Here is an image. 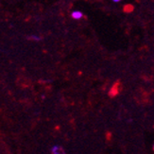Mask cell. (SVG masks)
<instances>
[{"label": "cell", "instance_id": "obj_2", "mask_svg": "<svg viewBox=\"0 0 154 154\" xmlns=\"http://www.w3.org/2000/svg\"><path fill=\"white\" fill-rule=\"evenodd\" d=\"M133 9H134V7H133L132 5H126L125 7H124V9H123V11H125V12H131L132 11H133Z\"/></svg>", "mask_w": 154, "mask_h": 154}, {"label": "cell", "instance_id": "obj_1", "mask_svg": "<svg viewBox=\"0 0 154 154\" xmlns=\"http://www.w3.org/2000/svg\"><path fill=\"white\" fill-rule=\"evenodd\" d=\"M72 17L74 19H80L82 17V11H73L72 12Z\"/></svg>", "mask_w": 154, "mask_h": 154}, {"label": "cell", "instance_id": "obj_3", "mask_svg": "<svg viewBox=\"0 0 154 154\" xmlns=\"http://www.w3.org/2000/svg\"><path fill=\"white\" fill-rule=\"evenodd\" d=\"M113 1H115V2H119L120 0H113Z\"/></svg>", "mask_w": 154, "mask_h": 154}]
</instances>
